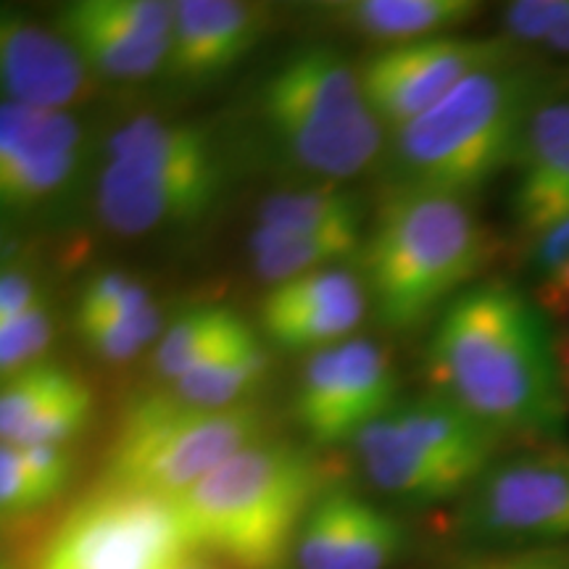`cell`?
Returning a JSON list of instances; mask_svg holds the SVG:
<instances>
[{"label": "cell", "mask_w": 569, "mask_h": 569, "mask_svg": "<svg viewBox=\"0 0 569 569\" xmlns=\"http://www.w3.org/2000/svg\"><path fill=\"white\" fill-rule=\"evenodd\" d=\"M393 417L419 448H425L440 465L465 475L472 486L496 461L501 436L436 390L396 403Z\"/></svg>", "instance_id": "cell-20"}, {"label": "cell", "mask_w": 569, "mask_h": 569, "mask_svg": "<svg viewBox=\"0 0 569 569\" xmlns=\"http://www.w3.org/2000/svg\"><path fill=\"white\" fill-rule=\"evenodd\" d=\"M109 161L159 174L224 177L217 142L203 127L169 122L161 117H134L109 138Z\"/></svg>", "instance_id": "cell-21"}, {"label": "cell", "mask_w": 569, "mask_h": 569, "mask_svg": "<svg viewBox=\"0 0 569 569\" xmlns=\"http://www.w3.org/2000/svg\"><path fill=\"white\" fill-rule=\"evenodd\" d=\"M264 411L246 401L203 409L159 390L127 411L109 448L103 486L174 501L219 465L264 436Z\"/></svg>", "instance_id": "cell-6"}, {"label": "cell", "mask_w": 569, "mask_h": 569, "mask_svg": "<svg viewBox=\"0 0 569 569\" xmlns=\"http://www.w3.org/2000/svg\"><path fill=\"white\" fill-rule=\"evenodd\" d=\"M390 353L367 338L309 353L298 377L296 419L319 446L356 440L361 430L396 409Z\"/></svg>", "instance_id": "cell-8"}, {"label": "cell", "mask_w": 569, "mask_h": 569, "mask_svg": "<svg viewBox=\"0 0 569 569\" xmlns=\"http://www.w3.org/2000/svg\"><path fill=\"white\" fill-rule=\"evenodd\" d=\"M92 415V390L77 377L48 407H42L11 446H69L88 427Z\"/></svg>", "instance_id": "cell-29"}, {"label": "cell", "mask_w": 569, "mask_h": 569, "mask_svg": "<svg viewBox=\"0 0 569 569\" xmlns=\"http://www.w3.org/2000/svg\"><path fill=\"white\" fill-rule=\"evenodd\" d=\"M74 327L82 343L106 361H130L167 330L156 303L127 319H74Z\"/></svg>", "instance_id": "cell-28"}, {"label": "cell", "mask_w": 569, "mask_h": 569, "mask_svg": "<svg viewBox=\"0 0 569 569\" xmlns=\"http://www.w3.org/2000/svg\"><path fill=\"white\" fill-rule=\"evenodd\" d=\"M256 222H259L256 227H267V230L361 240V206L356 196L336 184L269 196L261 203Z\"/></svg>", "instance_id": "cell-24"}, {"label": "cell", "mask_w": 569, "mask_h": 569, "mask_svg": "<svg viewBox=\"0 0 569 569\" xmlns=\"http://www.w3.org/2000/svg\"><path fill=\"white\" fill-rule=\"evenodd\" d=\"M59 496L34 472L17 446H3L0 451V509L3 517H19L38 511Z\"/></svg>", "instance_id": "cell-34"}, {"label": "cell", "mask_w": 569, "mask_h": 569, "mask_svg": "<svg viewBox=\"0 0 569 569\" xmlns=\"http://www.w3.org/2000/svg\"><path fill=\"white\" fill-rule=\"evenodd\" d=\"M369 293L359 274L327 267L272 284L261 298V327L288 351H322L338 346L361 325Z\"/></svg>", "instance_id": "cell-13"}, {"label": "cell", "mask_w": 569, "mask_h": 569, "mask_svg": "<svg viewBox=\"0 0 569 569\" xmlns=\"http://www.w3.org/2000/svg\"><path fill=\"white\" fill-rule=\"evenodd\" d=\"M511 209L536 238L569 219V101H540L532 113L515 161Z\"/></svg>", "instance_id": "cell-18"}, {"label": "cell", "mask_w": 569, "mask_h": 569, "mask_svg": "<svg viewBox=\"0 0 569 569\" xmlns=\"http://www.w3.org/2000/svg\"><path fill=\"white\" fill-rule=\"evenodd\" d=\"M274 146L303 172L348 180L386 151V127L369 106L359 67L327 46H306L277 63L261 90Z\"/></svg>", "instance_id": "cell-5"}, {"label": "cell", "mask_w": 569, "mask_h": 569, "mask_svg": "<svg viewBox=\"0 0 569 569\" xmlns=\"http://www.w3.org/2000/svg\"><path fill=\"white\" fill-rule=\"evenodd\" d=\"M0 80L6 101L42 111H63L92 92V71L61 32L3 13Z\"/></svg>", "instance_id": "cell-17"}, {"label": "cell", "mask_w": 569, "mask_h": 569, "mask_svg": "<svg viewBox=\"0 0 569 569\" xmlns=\"http://www.w3.org/2000/svg\"><path fill=\"white\" fill-rule=\"evenodd\" d=\"M51 340L53 317L48 298L21 317L0 325V369H3V377H11L42 361L40 356L46 353Z\"/></svg>", "instance_id": "cell-31"}, {"label": "cell", "mask_w": 569, "mask_h": 569, "mask_svg": "<svg viewBox=\"0 0 569 569\" xmlns=\"http://www.w3.org/2000/svg\"><path fill=\"white\" fill-rule=\"evenodd\" d=\"M269 375V353L259 338H248L217 359L206 361L193 372L182 375L169 386V393L184 403L203 409H227L246 403V396L253 393Z\"/></svg>", "instance_id": "cell-25"}, {"label": "cell", "mask_w": 569, "mask_h": 569, "mask_svg": "<svg viewBox=\"0 0 569 569\" xmlns=\"http://www.w3.org/2000/svg\"><path fill=\"white\" fill-rule=\"evenodd\" d=\"M248 338H253V330L232 309L217 303L196 306L163 330L153 351V372L172 386L182 375Z\"/></svg>", "instance_id": "cell-23"}, {"label": "cell", "mask_w": 569, "mask_h": 569, "mask_svg": "<svg viewBox=\"0 0 569 569\" xmlns=\"http://www.w3.org/2000/svg\"><path fill=\"white\" fill-rule=\"evenodd\" d=\"M486 259V230L465 198L388 190L361 253V280L377 319L409 332L465 293Z\"/></svg>", "instance_id": "cell-4"}, {"label": "cell", "mask_w": 569, "mask_h": 569, "mask_svg": "<svg viewBox=\"0 0 569 569\" xmlns=\"http://www.w3.org/2000/svg\"><path fill=\"white\" fill-rule=\"evenodd\" d=\"M457 569H569V551H528L480 559Z\"/></svg>", "instance_id": "cell-36"}, {"label": "cell", "mask_w": 569, "mask_h": 569, "mask_svg": "<svg viewBox=\"0 0 569 569\" xmlns=\"http://www.w3.org/2000/svg\"><path fill=\"white\" fill-rule=\"evenodd\" d=\"M403 530L388 511L348 488H322L296 540L298 569H388Z\"/></svg>", "instance_id": "cell-14"}, {"label": "cell", "mask_w": 569, "mask_h": 569, "mask_svg": "<svg viewBox=\"0 0 569 569\" xmlns=\"http://www.w3.org/2000/svg\"><path fill=\"white\" fill-rule=\"evenodd\" d=\"M227 177L159 174L106 161L98 177V213L119 234H151L167 227L201 222L219 198Z\"/></svg>", "instance_id": "cell-15"}, {"label": "cell", "mask_w": 569, "mask_h": 569, "mask_svg": "<svg viewBox=\"0 0 569 569\" xmlns=\"http://www.w3.org/2000/svg\"><path fill=\"white\" fill-rule=\"evenodd\" d=\"M184 551L169 498L101 482L59 525L38 569H167Z\"/></svg>", "instance_id": "cell-7"}, {"label": "cell", "mask_w": 569, "mask_h": 569, "mask_svg": "<svg viewBox=\"0 0 569 569\" xmlns=\"http://www.w3.org/2000/svg\"><path fill=\"white\" fill-rule=\"evenodd\" d=\"M532 274L540 309L569 311V219L536 238Z\"/></svg>", "instance_id": "cell-33"}, {"label": "cell", "mask_w": 569, "mask_h": 569, "mask_svg": "<svg viewBox=\"0 0 569 569\" xmlns=\"http://www.w3.org/2000/svg\"><path fill=\"white\" fill-rule=\"evenodd\" d=\"M540 106L538 71L503 59L475 71L438 106L393 132L388 190L467 198L515 167Z\"/></svg>", "instance_id": "cell-2"}, {"label": "cell", "mask_w": 569, "mask_h": 569, "mask_svg": "<svg viewBox=\"0 0 569 569\" xmlns=\"http://www.w3.org/2000/svg\"><path fill=\"white\" fill-rule=\"evenodd\" d=\"M480 13L472 0H351L327 9L340 30L382 42V48L453 34Z\"/></svg>", "instance_id": "cell-22"}, {"label": "cell", "mask_w": 569, "mask_h": 569, "mask_svg": "<svg viewBox=\"0 0 569 569\" xmlns=\"http://www.w3.org/2000/svg\"><path fill=\"white\" fill-rule=\"evenodd\" d=\"M269 11L240 0L174 3V32L163 74L177 84L203 88L238 67L267 32Z\"/></svg>", "instance_id": "cell-16"}, {"label": "cell", "mask_w": 569, "mask_h": 569, "mask_svg": "<svg viewBox=\"0 0 569 569\" xmlns=\"http://www.w3.org/2000/svg\"><path fill=\"white\" fill-rule=\"evenodd\" d=\"M40 301H46V296L40 293L32 274L13 267L3 269V277H0V325L21 317Z\"/></svg>", "instance_id": "cell-35"}, {"label": "cell", "mask_w": 569, "mask_h": 569, "mask_svg": "<svg viewBox=\"0 0 569 569\" xmlns=\"http://www.w3.org/2000/svg\"><path fill=\"white\" fill-rule=\"evenodd\" d=\"M317 465L303 448L261 438L172 501L184 546L224 569H288L311 503Z\"/></svg>", "instance_id": "cell-3"}, {"label": "cell", "mask_w": 569, "mask_h": 569, "mask_svg": "<svg viewBox=\"0 0 569 569\" xmlns=\"http://www.w3.org/2000/svg\"><path fill=\"white\" fill-rule=\"evenodd\" d=\"M353 443L367 478L382 493L411 503H432L457 493H469L472 488L465 475L440 465L425 448H419L396 422L393 411L361 430Z\"/></svg>", "instance_id": "cell-19"}, {"label": "cell", "mask_w": 569, "mask_h": 569, "mask_svg": "<svg viewBox=\"0 0 569 569\" xmlns=\"http://www.w3.org/2000/svg\"><path fill=\"white\" fill-rule=\"evenodd\" d=\"M461 522L498 540L569 538V451L496 459L469 488Z\"/></svg>", "instance_id": "cell-10"}, {"label": "cell", "mask_w": 569, "mask_h": 569, "mask_svg": "<svg viewBox=\"0 0 569 569\" xmlns=\"http://www.w3.org/2000/svg\"><path fill=\"white\" fill-rule=\"evenodd\" d=\"M77 375L53 361H38V365L21 369V372L6 377L0 390V436L6 446L17 443L24 427L32 422L42 407L53 401L61 390H67Z\"/></svg>", "instance_id": "cell-27"}, {"label": "cell", "mask_w": 569, "mask_h": 569, "mask_svg": "<svg viewBox=\"0 0 569 569\" xmlns=\"http://www.w3.org/2000/svg\"><path fill=\"white\" fill-rule=\"evenodd\" d=\"M88 138L67 111L6 101L0 109V198L3 209L32 213L74 190L84 169Z\"/></svg>", "instance_id": "cell-11"}, {"label": "cell", "mask_w": 569, "mask_h": 569, "mask_svg": "<svg viewBox=\"0 0 569 569\" xmlns=\"http://www.w3.org/2000/svg\"><path fill=\"white\" fill-rule=\"evenodd\" d=\"M427 375L436 393L503 432H557L567 403L543 309L509 282L467 288L440 311Z\"/></svg>", "instance_id": "cell-1"}, {"label": "cell", "mask_w": 569, "mask_h": 569, "mask_svg": "<svg viewBox=\"0 0 569 569\" xmlns=\"http://www.w3.org/2000/svg\"><path fill=\"white\" fill-rule=\"evenodd\" d=\"M507 38L569 53V0H517L503 11Z\"/></svg>", "instance_id": "cell-30"}, {"label": "cell", "mask_w": 569, "mask_h": 569, "mask_svg": "<svg viewBox=\"0 0 569 569\" xmlns=\"http://www.w3.org/2000/svg\"><path fill=\"white\" fill-rule=\"evenodd\" d=\"M153 306L146 284L124 272L96 274L84 284L74 319H127Z\"/></svg>", "instance_id": "cell-32"}, {"label": "cell", "mask_w": 569, "mask_h": 569, "mask_svg": "<svg viewBox=\"0 0 569 569\" xmlns=\"http://www.w3.org/2000/svg\"><path fill=\"white\" fill-rule=\"evenodd\" d=\"M511 59L501 38L440 34L407 46L377 48L359 63L361 88L386 130L398 132L438 106L475 71Z\"/></svg>", "instance_id": "cell-9"}, {"label": "cell", "mask_w": 569, "mask_h": 569, "mask_svg": "<svg viewBox=\"0 0 569 569\" xmlns=\"http://www.w3.org/2000/svg\"><path fill=\"white\" fill-rule=\"evenodd\" d=\"M361 240L336 238V234H296L256 227L251 234V259L261 280L280 284L303 277L317 269H327L332 261L351 256Z\"/></svg>", "instance_id": "cell-26"}, {"label": "cell", "mask_w": 569, "mask_h": 569, "mask_svg": "<svg viewBox=\"0 0 569 569\" xmlns=\"http://www.w3.org/2000/svg\"><path fill=\"white\" fill-rule=\"evenodd\" d=\"M59 32L92 74L117 82H142L167 71L174 3L77 0L59 13Z\"/></svg>", "instance_id": "cell-12"}, {"label": "cell", "mask_w": 569, "mask_h": 569, "mask_svg": "<svg viewBox=\"0 0 569 569\" xmlns=\"http://www.w3.org/2000/svg\"><path fill=\"white\" fill-rule=\"evenodd\" d=\"M167 569H224L219 561H213L211 557H206V553H198V551H184L177 557L172 565Z\"/></svg>", "instance_id": "cell-37"}]
</instances>
